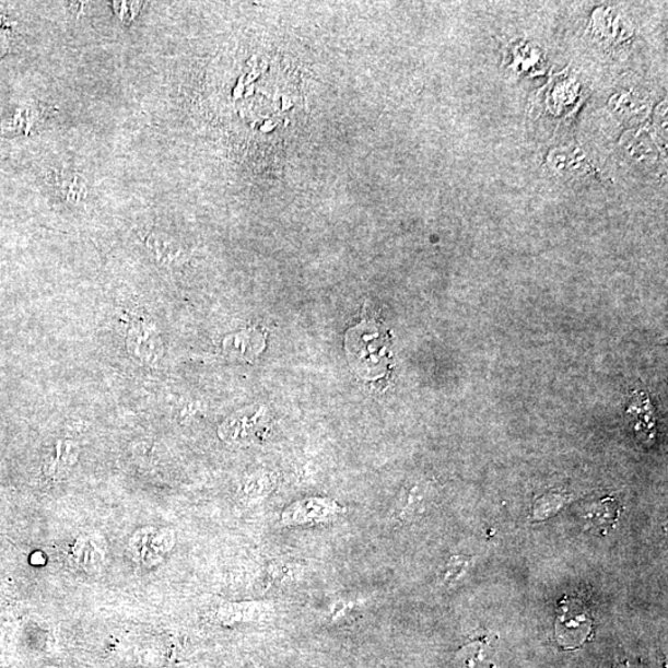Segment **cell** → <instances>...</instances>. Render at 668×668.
I'll use <instances>...</instances> for the list:
<instances>
[{"label":"cell","instance_id":"6da1fadb","mask_svg":"<svg viewBox=\"0 0 668 668\" xmlns=\"http://www.w3.org/2000/svg\"><path fill=\"white\" fill-rule=\"evenodd\" d=\"M175 546V532L167 529L144 528L137 531L128 543L131 561L152 569L162 563Z\"/></svg>","mask_w":668,"mask_h":668},{"label":"cell","instance_id":"7a4b0ae2","mask_svg":"<svg viewBox=\"0 0 668 668\" xmlns=\"http://www.w3.org/2000/svg\"><path fill=\"white\" fill-rule=\"evenodd\" d=\"M383 338L374 326L364 323L348 332L347 351L352 355L354 364L364 373L375 371L380 365L379 362L385 353Z\"/></svg>","mask_w":668,"mask_h":668},{"label":"cell","instance_id":"3957f363","mask_svg":"<svg viewBox=\"0 0 668 668\" xmlns=\"http://www.w3.org/2000/svg\"><path fill=\"white\" fill-rule=\"evenodd\" d=\"M344 509L329 499L312 497L294 503L282 514V524L317 525L333 521Z\"/></svg>","mask_w":668,"mask_h":668},{"label":"cell","instance_id":"277c9868","mask_svg":"<svg viewBox=\"0 0 668 668\" xmlns=\"http://www.w3.org/2000/svg\"><path fill=\"white\" fill-rule=\"evenodd\" d=\"M72 556L78 566L96 571L106 561L105 544L94 538H82L73 544Z\"/></svg>","mask_w":668,"mask_h":668},{"label":"cell","instance_id":"5b68a950","mask_svg":"<svg viewBox=\"0 0 668 668\" xmlns=\"http://www.w3.org/2000/svg\"><path fill=\"white\" fill-rule=\"evenodd\" d=\"M619 513L620 509L617 502L611 497H607L605 501H601L595 507H593V511L587 517L591 525L597 526V528H605V532H607V528H614Z\"/></svg>","mask_w":668,"mask_h":668},{"label":"cell","instance_id":"8992f818","mask_svg":"<svg viewBox=\"0 0 668 668\" xmlns=\"http://www.w3.org/2000/svg\"><path fill=\"white\" fill-rule=\"evenodd\" d=\"M472 564V558L469 556H454L450 558L446 564L442 581L446 586L454 585L460 577L465 576V573Z\"/></svg>","mask_w":668,"mask_h":668},{"label":"cell","instance_id":"52a82bcc","mask_svg":"<svg viewBox=\"0 0 668 668\" xmlns=\"http://www.w3.org/2000/svg\"><path fill=\"white\" fill-rule=\"evenodd\" d=\"M141 5H143V3H129V2L113 3V8L116 9V12L118 16L121 19V21L128 22V23L134 21L136 15L138 14V12L141 9Z\"/></svg>","mask_w":668,"mask_h":668}]
</instances>
